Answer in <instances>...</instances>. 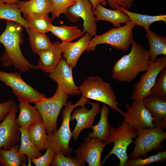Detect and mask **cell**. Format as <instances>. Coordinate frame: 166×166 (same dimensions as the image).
I'll list each match as a JSON object with an SVG mask.
<instances>
[{"mask_svg":"<svg viewBox=\"0 0 166 166\" xmlns=\"http://www.w3.org/2000/svg\"><path fill=\"white\" fill-rule=\"evenodd\" d=\"M6 27L0 35V43L5 47L1 57L2 65L5 67L13 65L20 72L37 69L36 66L31 64L23 55L20 47L22 41L23 26L17 22H6Z\"/></svg>","mask_w":166,"mask_h":166,"instance_id":"obj_1","label":"cell"},{"mask_svg":"<svg viewBox=\"0 0 166 166\" xmlns=\"http://www.w3.org/2000/svg\"><path fill=\"white\" fill-rule=\"evenodd\" d=\"M131 44L130 52L118 60L112 68V77L117 81H132L140 73L145 72L149 66L148 50L133 40Z\"/></svg>","mask_w":166,"mask_h":166,"instance_id":"obj_2","label":"cell"},{"mask_svg":"<svg viewBox=\"0 0 166 166\" xmlns=\"http://www.w3.org/2000/svg\"><path fill=\"white\" fill-rule=\"evenodd\" d=\"M89 102L88 99L82 96L74 104L71 101L68 102L61 113L62 122L60 128L58 130L47 135L46 149L49 148L55 153L60 152L65 155H70L73 150L69 147V141L72 138L70 129V116L75 107L83 106Z\"/></svg>","mask_w":166,"mask_h":166,"instance_id":"obj_3","label":"cell"},{"mask_svg":"<svg viewBox=\"0 0 166 166\" xmlns=\"http://www.w3.org/2000/svg\"><path fill=\"white\" fill-rule=\"evenodd\" d=\"M138 132L134 128L122 121L117 128L109 125V131L105 141L108 145L114 143L113 146L101 162V165L104 164L107 159L111 155L116 156L120 160L118 166H124L128 159L127 153L128 147L133 141L132 139L137 136Z\"/></svg>","mask_w":166,"mask_h":166,"instance_id":"obj_4","label":"cell"},{"mask_svg":"<svg viewBox=\"0 0 166 166\" xmlns=\"http://www.w3.org/2000/svg\"><path fill=\"white\" fill-rule=\"evenodd\" d=\"M135 26L129 21L124 26L112 28L101 35H97L91 39L86 51H93L98 45L107 44L117 50L126 51L133 40V29Z\"/></svg>","mask_w":166,"mask_h":166,"instance_id":"obj_5","label":"cell"},{"mask_svg":"<svg viewBox=\"0 0 166 166\" xmlns=\"http://www.w3.org/2000/svg\"><path fill=\"white\" fill-rule=\"evenodd\" d=\"M78 89L84 97L101 102L119 113L121 111L117 106V97L112 87L99 76L89 77Z\"/></svg>","mask_w":166,"mask_h":166,"instance_id":"obj_6","label":"cell"},{"mask_svg":"<svg viewBox=\"0 0 166 166\" xmlns=\"http://www.w3.org/2000/svg\"><path fill=\"white\" fill-rule=\"evenodd\" d=\"M69 97L57 87L52 97H46L35 104L41 116L47 135L57 130L58 116L62 107L68 103Z\"/></svg>","mask_w":166,"mask_h":166,"instance_id":"obj_7","label":"cell"},{"mask_svg":"<svg viewBox=\"0 0 166 166\" xmlns=\"http://www.w3.org/2000/svg\"><path fill=\"white\" fill-rule=\"evenodd\" d=\"M138 137L135 138V146L128 158L146 156L152 150H158L163 147V143L166 139V132L163 129L158 127L146 128L138 132Z\"/></svg>","mask_w":166,"mask_h":166,"instance_id":"obj_8","label":"cell"},{"mask_svg":"<svg viewBox=\"0 0 166 166\" xmlns=\"http://www.w3.org/2000/svg\"><path fill=\"white\" fill-rule=\"evenodd\" d=\"M0 81L12 89L18 100L35 104L46 97L27 83L17 72L8 73L0 70Z\"/></svg>","mask_w":166,"mask_h":166,"instance_id":"obj_9","label":"cell"},{"mask_svg":"<svg viewBox=\"0 0 166 166\" xmlns=\"http://www.w3.org/2000/svg\"><path fill=\"white\" fill-rule=\"evenodd\" d=\"M143 99L132 100L131 106L125 104L127 111L119 113L124 118V122L132 126L137 132L146 128H153L154 119L152 118L144 105Z\"/></svg>","mask_w":166,"mask_h":166,"instance_id":"obj_10","label":"cell"},{"mask_svg":"<svg viewBox=\"0 0 166 166\" xmlns=\"http://www.w3.org/2000/svg\"><path fill=\"white\" fill-rule=\"evenodd\" d=\"M165 67L166 56L157 58L155 61H150L145 73L141 75L139 81L134 85L131 99H143L148 97L158 74Z\"/></svg>","mask_w":166,"mask_h":166,"instance_id":"obj_11","label":"cell"},{"mask_svg":"<svg viewBox=\"0 0 166 166\" xmlns=\"http://www.w3.org/2000/svg\"><path fill=\"white\" fill-rule=\"evenodd\" d=\"M65 15L73 22H77L81 18L83 21V31L92 37L97 35L96 18L89 0H77L75 5L68 8Z\"/></svg>","mask_w":166,"mask_h":166,"instance_id":"obj_12","label":"cell"},{"mask_svg":"<svg viewBox=\"0 0 166 166\" xmlns=\"http://www.w3.org/2000/svg\"><path fill=\"white\" fill-rule=\"evenodd\" d=\"M18 105L16 103L0 123V149L9 150L20 140V126L16 121Z\"/></svg>","mask_w":166,"mask_h":166,"instance_id":"obj_13","label":"cell"},{"mask_svg":"<svg viewBox=\"0 0 166 166\" xmlns=\"http://www.w3.org/2000/svg\"><path fill=\"white\" fill-rule=\"evenodd\" d=\"M107 145L105 142L87 136L75 150V155L89 166H101L102 153Z\"/></svg>","mask_w":166,"mask_h":166,"instance_id":"obj_14","label":"cell"},{"mask_svg":"<svg viewBox=\"0 0 166 166\" xmlns=\"http://www.w3.org/2000/svg\"><path fill=\"white\" fill-rule=\"evenodd\" d=\"M73 69L67 64L65 59L62 58L54 71L49 73V77L57 83V87L65 94L79 95L81 93L74 81Z\"/></svg>","mask_w":166,"mask_h":166,"instance_id":"obj_15","label":"cell"},{"mask_svg":"<svg viewBox=\"0 0 166 166\" xmlns=\"http://www.w3.org/2000/svg\"><path fill=\"white\" fill-rule=\"evenodd\" d=\"M89 104L92 105L91 109L84 105L74 111L70 116V121L74 120L77 121L75 127L72 132V137L74 141L77 140L83 129L92 127L96 116L100 112L99 103L89 102Z\"/></svg>","mask_w":166,"mask_h":166,"instance_id":"obj_16","label":"cell"},{"mask_svg":"<svg viewBox=\"0 0 166 166\" xmlns=\"http://www.w3.org/2000/svg\"><path fill=\"white\" fill-rule=\"evenodd\" d=\"M92 37L86 33L82 38L76 42L61 43L62 55L69 66L73 68L76 66L80 57L86 50Z\"/></svg>","mask_w":166,"mask_h":166,"instance_id":"obj_17","label":"cell"},{"mask_svg":"<svg viewBox=\"0 0 166 166\" xmlns=\"http://www.w3.org/2000/svg\"><path fill=\"white\" fill-rule=\"evenodd\" d=\"M60 43L59 41L54 42L49 48L38 52V54L40 58L38 61V65H36L37 69H40L49 73L54 71L62 58V51Z\"/></svg>","mask_w":166,"mask_h":166,"instance_id":"obj_18","label":"cell"},{"mask_svg":"<svg viewBox=\"0 0 166 166\" xmlns=\"http://www.w3.org/2000/svg\"><path fill=\"white\" fill-rule=\"evenodd\" d=\"M143 102L152 117L154 119L155 127L166 128V100L148 96L143 99Z\"/></svg>","mask_w":166,"mask_h":166,"instance_id":"obj_19","label":"cell"},{"mask_svg":"<svg viewBox=\"0 0 166 166\" xmlns=\"http://www.w3.org/2000/svg\"><path fill=\"white\" fill-rule=\"evenodd\" d=\"M96 22L105 21L111 22L116 28L120 27L122 23L130 21L128 16L117 8L112 10L107 9L100 4H98L93 10Z\"/></svg>","mask_w":166,"mask_h":166,"instance_id":"obj_20","label":"cell"},{"mask_svg":"<svg viewBox=\"0 0 166 166\" xmlns=\"http://www.w3.org/2000/svg\"><path fill=\"white\" fill-rule=\"evenodd\" d=\"M17 6L24 17L27 14H35L49 16L52 8L51 0H30L19 1Z\"/></svg>","mask_w":166,"mask_h":166,"instance_id":"obj_21","label":"cell"},{"mask_svg":"<svg viewBox=\"0 0 166 166\" xmlns=\"http://www.w3.org/2000/svg\"><path fill=\"white\" fill-rule=\"evenodd\" d=\"M19 114L16 121L20 127L27 128L33 124L42 119L38 110L35 106L21 100H18Z\"/></svg>","mask_w":166,"mask_h":166,"instance_id":"obj_22","label":"cell"},{"mask_svg":"<svg viewBox=\"0 0 166 166\" xmlns=\"http://www.w3.org/2000/svg\"><path fill=\"white\" fill-rule=\"evenodd\" d=\"M146 32L145 37L149 45L150 61H155L160 55L166 56V38L157 34L150 29Z\"/></svg>","mask_w":166,"mask_h":166,"instance_id":"obj_23","label":"cell"},{"mask_svg":"<svg viewBox=\"0 0 166 166\" xmlns=\"http://www.w3.org/2000/svg\"><path fill=\"white\" fill-rule=\"evenodd\" d=\"M117 8L127 15L130 19V21L133 22L135 26L138 25L143 27L145 32L150 30L151 25L153 22L162 21L166 23V15L164 14L149 15L132 12L121 6H117Z\"/></svg>","mask_w":166,"mask_h":166,"instance_id":"obj_24","label":"cell"},{"mask_svg":"<svg viewBox=\"0 0 166 166\" xmlns=\"http://www.w3.org/2000/svg\"><path fill=\"white\" fill-rule=\"evenodd\" d=\"M27 132L30 139L39 151L46 149L47 135L42 119L30 125Z\"/></svg>","mask_w":166,"mask_h":166,"instance_id":"obj_25","label":"cell"},{"mask_svg":"<svg viewBox=\"0 0 166 166\" xmlns=\"http://www.w3.org/2000/svg\"><path fill=\"white\" fill-rule=\"evenodd\" d=\"M100 112L101 117L98 123L92 127L93 131L89 132L88 136L105 142L109 133V126L108 122L109 110L106 105H103Z\"/></svg>","mask_w":166,"mask_h":166,"instance_id":"obj_26","label":"cell"},{"mask_svg":"<svg viewBox=\"0 0 166 166\" xmlns=\"http://www.w3.org/2000/svg\"><path fill=\"white\" fill-rule=\"evenodd\" d=\"M19 147L15 145L9 150L0 149V162L5 166H26V158L18 152Z\"/></svg>","mask_w":166,"mask_h":166,"instance_id":"obj_27","label":"cell"},{"mask_svg":"<svg viewBox=\"0 0 166 166\" xmlns=\"http://www.w3.org/2000/svg\"><path fill=\"white\" fill-rule=\"evenodd\" d=\"M28 25V28L33 31L46 34L50 32L52 26V18L49 16L31 14L26 15L24 17Z\"/></svg>","mask_w":166,"mask_h":166,"instance_id":"obj_28","label":"cell"},{"mask_svg":"<svg viewBox=\"0 0 166 166\" xmlns=\"http://www.w3.org/2000/svg\"><path fill=\"white\" fill-rule=\"evenodd\" d=\"M20 145L18 153L22 155L26 156L30 164L32 160L34 158H38L42 154L29 139L27 132V128L20 127Z\"/></svg>","mask_w":166,"mask_h":166,"instance_id":"obj_29","label":"cell"},{"mask_svg":"<svg viewBox=\"0 0 166 166\" xmlns=\"http://www.w3.org/2000/svg\"><path fill=\"white\" fill-rule=\"evenodd\" d=\"M51 33L60 39L62 42H69L83 36L85 32L77 26L65 25L57 26H52L50 30Z\"/></svg>","mask_w":166,"mask_h":166,"instance_id":"obj_30","label":"cell"},{"mask_svg":"<svg viewBox=\"0 0 166 166\" xmlns=\"http://www.w3.org/2000/svg\"><path fill=\"white\" fill-rule=\"evenodd\" d=\"M21 12L17 6V4L0 3V20L14 21L22 25L26 29L28 28V25L21 15Z\"/></svg>","mask_w":166,"mask_h":166,"instance_id":"obj_31","label":"cell"},{"mask_svg":"<svg viewBox=\"0 0 166 166\" xmlns=\"http://www.w3.org/2000/svg\"><path fill=\"white\" fill-rule=\"evenodd\" d=\"M29 37V42L33 52L38 54L42 50L48 49L52 45L46 34L36 32L29 28L26 29Z\"/></svg>","mask_w":166,"mask_h":166,"instance_id":"obj_32","label":"cell"},{"mask_svg":"<svg viewBox=\"0 0 166 166\" xmlns=\"http://www.w3.org/2000/svg\"><path fill=\"white\" fill-rule=\"evenodd\" d=\"M148 96L166 100V67L159 73Z\"/></svg>","mask_w":166,"mask_h":166,"instance_id":"obj_33","label":"cell"},{"mask_svg":"<svg viewBox=\"0 0 166 166\" xmlns=\"http://www.w3.org/2000/svg\"><path fill=\"white\" fill-rule=\"evenodd\" d=\"M83 161L77 155L73 157L65 155L61 152L55 153L53 160L50 164L52 166H81L84 165Z\"/></svg>","mask_w":166,"mask_h":166,"instance_id":"obj_34","label":"cell"},{"mask_svg":"<svg viewBox=\"0 0 166 166\" xmlns=\"http://www.w3.org/2000/svg\"><path fill=\"white\" fill-rule=\"evenodd\" d=\"M166 159V150L159 152L156 155H151L149 157L142 159V157L130 159L125 164V166H144L151 163L163 161Z\"/></svg>","mask_w":166,"mask_h":166,"instance_id":"obj_35","label":"cell"},{"mask_svg":"<svg viewBox=\"0 0 166 166\" xmlns=\"http://www.w3.org/2000/svg\"><path fill=\"white\" fill-rule=\"evenodd\" d=\"M52 8L51 13L52 18H58L62 14H66L67 10L71 6L75 5L77 0H51Z\"/></svg>","mask_w":166,"mask_h":166,"instance_id":"obj_36","label":"cell"},{"mask_svg":"<svg viewBox=\"0 0 166 166\" xmlns=\"http://www.w3.org/2000/svg\"><path fill=\"white\" fill-rule=\"evenodd\" d=\"M45 153L40 157L33 159L32 162L35 166H49L52 162L55 153L51 149L47 148Z\"/></svg>","mask_w":166,"mask_h":166,"instance_id":"obj_37","label":"cell"},{"mask_svg":"<svg viewBox=\"0 0 166 166\" xmlns=\"http://www.w3.org/2000/svg\"><path fill=\"white\" fill-rule=\"evenodd\" d=\"M110 7L114 10L117 6H121L129 9L133 5L135 0H106Z\"/></svg>","mask_w":166,"mask_h":166,"instance_id":"obj_38","label":"cell"},{"mask_svg":"<svg viewBox=\"0 0 166 166\" xmlns=\"http://www.w3.org/2000/svg\"><path fill=\"white\" fill-rule=\"evenodd\" d=\"M15 104L12 100H9L0 103V121L5 118Z\"/></svg>","mask_w":166,"mask_h":166,"instance_id":"obj_39","label":"cell"},{"mask_svg":"<svg viewBox=\"0 0 166 166\" xmlns=\"http://www.w3.org/2000/svg\"><path fill=\"white\" fill-rule=\"evenodd\" d=\"M92 4V10H94L96 6L98 4H100L102 6H105L107 4L106 0H89Z\"/></svg>","mask_w":166,"mask_h":166,"instance_id":"obj_40","label":"cell"},{"mask_svg":"<svg viewBox=\"0 0 166 166\" xmlns=\"http://www.w3.org/2000/svg\"><path fill=\"white\" fill-rule=\"evenodd\" d=\"M23 1H26L27 0H22ZM20 0H0V3H8L10 4H17Z\"/></svg>","mask_w":166,"mask_h":166,"instance_id":"obj_41","label":"cell"},{"mask_svg":"<svg viewBox=\"0 0 166 166\" xmlns=\"http://www.w3.org/2000/svg\"><path fill=\"white\" fill-rule=\"evenodd\" d=\"M3 166V165L0 162V166Z\"/></svg>","mask_w":166,"mask_h":166,"instance_id":"obj_42","label":"cell"}]
</instances>
